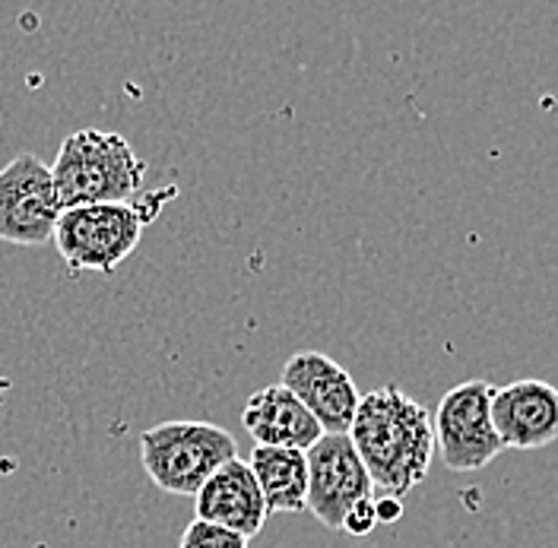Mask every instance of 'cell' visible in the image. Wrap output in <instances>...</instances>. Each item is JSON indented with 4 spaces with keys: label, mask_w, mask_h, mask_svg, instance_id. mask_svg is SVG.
Listing matches in <instances>:
<instances>
[{
    "label": "cell",
    "mask_w": 558,
    "mask_h": 548,
    "mask_svg": "<svg viewBox=\"0 0 558 548\" xmlns=\"http://www.w3.org/2000/svg\"><path fill=\"white\" fill-rule=\"evenodd\" d=\"M349 441L362 456L375 488L403 498L428 476L435 460V422L397 383H384L359 400Z\"/></svg>",
    "instance_id": "obj_1"
},
{
    "label": "cell",
    "mask_w": 558,
    "mask_h": 548,
    "mask_svg": "<svg viewBox=\"0 0 558 548\" xmlns=\"http://www.w3.org/2000/svg\"><path fill=\"white\" fill-rule=\"evenodd\" d=\"M51 174L64 209L128 204L143 187L146 162L140 159L128 137L114 131L83 127L61 143Z\"/></svg>",
    "instance_id": "obj_2"
},
{
    "label": "cell",
    "mask_w": 558,
    "mask_h": 548,
    "mask_svg": "<svg viewBox=\"0 0 558 548\" xmlns=\"http://www.w3.org/2000/svg\"><path fill=\"white\" fill-rule=\"evenodd\" d=\"M235 456V438L213 422H162L140 435V460L149 482L181 498H197L209 476Z\"/></svg>",
    "instance_id": "obj_3"
},
{
    "label": "cell",
    "mask_w": 558,
    "mask_h": 548,
    "mask_svg": "<svg viewBox=\"0 0 558 548\" xmlns=\"http://www.w3.org/2000/svg\"><path fill=\"white\" fill-rule=\"evenodd\" d=\"M159 212V197L140 204H96L64 209L54 244L70 273L111 276L134 251L146 222Z\"/></svg>",
    "instance_id": "obj_4"
},
{
    "label": "cell",
    "mask_w": 558,
    "mask_h": 548,
    "mask_svg": "<svg viewBox=\"0 0 558 548\" xmlns=\"http://www.w3.org/2000/svg\"><path fill=\"white\" fill-rule=\"evenodd\" d=\"M492 390L488 380H463L451 387L438 410L432 412L435 422V456L453 473H476L505 450L498 431L492 425Z\"/></svg>",
    "instance_id": "obj_5"
},
{
    "label": "cell",
    "mask_w": 558,
    "mask_h": 548,
    "mask_svg": "<svg viewBox=\"0 0 558 548\" xmlns=\"http://www.w3.org/2000/svg\"><path fill=\"white\" fill-rule=\"evenodd\" d=\"M64 204L51 166L35 153H20L0 169V241L38 247L54 239Z\"/></svg>",
    "instance_id": "obj_6"
},
{
    "label": "cell",
    "mask_w": 558,
    "mask_h": 548,
    "mask_svg": "<svg viewBox=\"0 0 558 548\" xmlns=\"http://www.w3.org/2000/svg\"><path fill=\"white\" fill-rule=\"evenodd\" d=\"M365 498H375V482L349 435H324L308 450V511L327 529L343 533L347 514Z\"/></svg>",
    "instance_id": "obj_7"
},
{
    "label": "cell",
    "mask_w": 558,
    "mask_h": 548,
    "mask_svg": "<svg viewBox=\"0 0 558 548\" xmlns=\"http://www.w3.org/2000/svg\"><path fill=\"white\" fill-rule=\"evenodd\" d=\"M279 383L312 412L324 435H349L359 410V387L340 362L324 352H295L282 365Z\"/></svg>",
    "instance_id": "obj_8"
},
{
    "label": "cell",
    "mask_w": 558,
    "mask_h": 548,
    "mask_svg": "<svg viewBox=\"0 0 558 548\" xmlns=\"http://www.w3.org/2000/svg\"><path fill=\"white\" fill-rule=\"evenodd\" d=\"M492 425L501 447L539 450L558 438V387L539 377L492 390Z\"/></svg>",
    "instance_id": "obj_9"
},
{
    "label": "cell",
    "mask_w": 558,
    "mask_h": 548,
    "mask_svg": "<svg viewBox=\"0 0 558 548\" xmlns=\"http://www.w3.org/2000/svg\"><path fill=\"white\" fill-rule=\"evenodd\" d=\"M194 501H197V520L242 533L244 539L260 536V529L270 516L264 495H260V485L242 456L229 460L219 473H213Z\"/></svg>",
    "instance_id": "obj_10"
},
{
    "label": "cell",
    "mask_w": 558,
    "mask_h": 548,
    "mask_svg": "<svg viewBox=\"0 0 558 548\" xmlns=\"http://www.w3.org/2000/svg\"><path fill=\"white\" fill-rule=\"evenodd\" d=\"M242 425L254 447H289L308 453L324 438L317 418L282 383L260 387L257 393L247 397Z\"/></svg>",
    "instance_id": "obj_11"
},
{
    "label": "cell",
    "mask_w": 558,
    "mask_h": 548,
    "mask_svg": "<svg viewBox=\"0 0 558 548\" xmlns=\"http://www.w3.org/2000/svg\"><path fill=\"white\" fill-rule=\"evenodd\" d=\"M247 466L270 514L308 511V453L289 447H254Z\"/></svg>",
    "instance_id": "obj_12"
},
{
    "label": "cell",
    "mask_w": 558,
    "mask_h": 548,
    "mask_svg": "<svg viewBox=\"0 0 558 548\" xmlns=\"http://www.w3.org/2000/svg\"><path fill=\"white\" fill-rule=\"evenodd\" d=\"M247 543L251 539H244L242 533H232L207 520H194L181 536V548H247Z\"/></svg>",
    "instance_id": "obj_13"
},
{
    "label": "cell",
    "mask_w": 558,
    "mask_h": 548,
    "mask_svg": "<svg viewBox=\"0 0 558 548\" xmlns=\"http://www.w3.org/2000/svg\"><path fill=\"white\" fill-rule=\"evenodd\" d=\"M378 526V514H375V498H365V501H359L352 511L343 520V533L349 536H368L372 529Z\"/></svg>",
    "instance_id": "obj_14"
},
{
    "label": "cell",
    "mask_w": 558,
    "mask_h": 548,
    "mask_svg": "<svg viewBox=\"0 0 558 548\" xmlns=\"http://www.w3.org/2000/svg\"><path fill=\"white\" fill-rule=\"evenodd\" d=\"M375 514H378V523H397L403 516V504L393 495H381L375 498Z\"/></svg>",
    "instance_id": "obj_15"
}]
</instances>
